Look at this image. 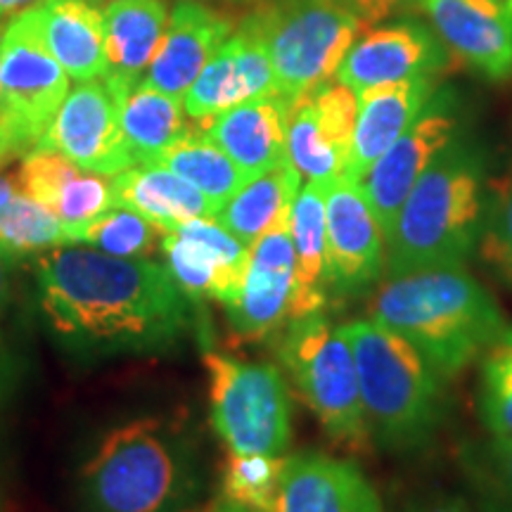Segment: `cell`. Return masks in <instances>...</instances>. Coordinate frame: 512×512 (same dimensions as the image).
Wrapping results in <instances>:
<instances>
[{
    "mask_svg": "<svg viewBox=\"0 0 512 512\" xmlns=\"http://www.w3.org/2000/svg\"><path fill=\"white\" fill-rule=\"evenodd\" d=\"M166 268L192 302L216 299L230 306L238 299L249 247L214 219H190L162 230L159 240Z\"/></svg>",
    "mask_w": 512,
    "mask_h": 512,
    "instance_id": "13",
    "label": "cell"
},
{
    "mask_svg": "<svg viewBox=\"0 0 512 512\" xmlns=\"http://www.w3.org/2000/svg\"><path fill=\"white\" fill-rule=\"evenodd\" d=\"M299 188H302V174L287 159L275 169L249 178L219 209L216 221L242 245L252 247L268 230L290 223Z\"/></svg>",
    "mask_w": 512,
    "mask_h": 512,
    "instance_id": "27",
    "label": "cell"
},
{
    "mask_svg": "<svg viewBox=\"0 0 512 512\" xmlns=\"http://www.w3.org/2000/svg\"><path fill=\"white\" fill-rule=\"evenodd\" d=\"M437 91L432 76L382 83L356 93L358 110L354 138L344 174L351 181H361L373 164L399 140L408 126L418 119L422 107Z\"/></svg>",
    "mask_w": 512,
    "mask_h": 512,
    "instance_id": "21",
    "label": "cell"
},
{
    "mask_svg": "<svg viewBox=\"0 0 512 512\" xmlns=\"http://www.w3.org/2000/svg\"><path fill=\"white\" fill-rule=\"evenodd\" d=\"M0 245L12 252H46L55 247L74 245L67 223L43 204L17 192L0 209Z\"/></svg>",
    "mask_w": 512,
    "mask_h": 512,
    "instance_id": "30",
    "label": "cell"
},
{
    "mask_svg": "<svg viewBox=\"0 0 512 512\" xmlns=\"http://www.w3.org/2000/svg\"><path fill=\"white\" fill-rule=\"evenodd\" d=\"M448 50L425 24L394 22L356 38L335 79L354 93L382 83L437 76L446 69Z\"/></svg>",
    "mask_w": 512,
    "mask_h": 512,
    "instance_id": "16",
    "label": "cell"
},
{
    "mask_svg": "<svg viewBox=\"0 0 512 512\" xmlns=\"http://www.w3.org/2000/svg\"><path fill=\"white\" fill-rule=\"evenodd\" d=\"M479 484L494 512H512V441L494 439L479 460Z\"/></svg>",
    "mask_w": 512,
    "mask_h": 512,
    "instance_id": "34",
    "label": "cell"
},
{
    "mask_svg": "<svg viewBox=\"0 0 512 512\" xmlns=\"http://www.w3.org/2000/svg\"><path fill=\"white\" fill-rule=\"evenodd\" d=\"M119 119L133 166L155 164L169 147L192 131L185 121L183 102L157 91L147 81H138L121 98Z\"/></svg>",
    "mask_w": 512,
    "mask_h": 512,
    "instance_id": "28",
    "label": "cell"
},
{
    "mask_svg": "<svg viewBox=\"0 0 512 512\" xmlns=\"http://www.w3.org/2000/svg\"><path fill=\"white\" fill-rule=\"evenodd\" d=\"M482 418L498 441H512V344L498 342L482 363Z\"/></svg>",
    "mask_w": 512,
    "mask_h": 512,
    "instance_id": "33",
    "label": "cell"
},
{
    "mask_svg": "<svg viewBox=\"0 0 512 512\" xmlns=\"http://www.w3.org/2000/svg\"><path fill=\"white\" fill-rule=\"evenodd\" d=\"M370 318L408 339L444 380L463 373L505 330L496 299L463 266L389 278L370 302Z\"/></svg>",
    "mask_w": 512,
    "mask_h": 512,
    "instance_id": "2",
    "label": "cell"
},
{
    "mask_svg": "<svg viewBox=\"0 0 512 512\" xmlns=\"http://www.w3.org/2000/svg\"><path fill=\"white\" fill-rule=\"evenodd\" d=\"M93 3H114V0H93Z\"/></svg>",
    "mask_w": 512,
    "mask_h": 512,
    "instance_id": "45",
    "label": "cell"
},
{
    "mask_svg": "<svg viewBox=\"0 0 512 512\" xmlns=\"http://www.w3.org/2000/svg\"><path fill=\"white\" fill-rule=\"evenodd\" d=\"M69 93V76L50 55L36 10L12 19L0 41V169L38 150Z\"/></svg>",
    "mask_w": 512,
    "mask_h": 512,
    "instance_id": "8",
    "label": "cell"
},
{
    "mask_svg": "<svg viewBox=\"0 0 512 512\" xmlns=\"http://www.w3.org/2000/svg\"><path fill=\"white\" fill-rule=\"evenodd\" d=\"M484 214V162L475 145L451 140L408 192L387 238V278L463 266Z\"/></svg>",
    "mask_w": 512,
    "mask_h": 512,
    "instance_id": "3",
    "label": "cell"
},
{
    "mask_svg": "<svg viewBox=\"0 0 512 512\" xmlns=\"http://www.w3.org/2000/svg\"><path fill=\"white\" fill-rule=\"evenodd\" d=\"M501 342H508V344H512V328H505V330H503Z\"/></svg>",
    "mask_w": 512,
    "mask_h": 512,
    "instance_id": "42",
    "label": "cell"
},
{
    "mask_svg": "<svg viewBox=\"0 0 512 512\" xmlns=\"http://www.w3.org/2000/svg\"><path fill=\"white\" fill-rule=\"evenodd\" d=\"M15 264H17V252H12L10 247L0 245V313H3L5 304H8L12 268H15Z\"/></svg>",
    "mask_w": 512,
    "mask_h": 512,
    "instance_id": "37",
    "label": "cell"
},
{
    "mask_svg": "<svg viewBox=\"0 0 512 512\" xmlns=\"http://www.w3.org/2000/svg\"><path fill=\"white\" fill-rule=\"evenodd\" d=\"M192 512H247V510L238 508V505H230L223 501V498H216V501H211L209 505H204V508L192 510Z\"/></svg>",
    "mask_w": 512,
    "mask_h": 512,
    "instance_id": "40",
    "label": "cell"
},
{
    "mask_svg": "<svg viewBox=\"0 0 512 512\" xmlns=\"http://www.w3.org/2000/svg\"><path fill=\"white\" fill-rule=\"evenodd\" d=\"M211 3H228V5H247V3H264V0H211Z\"/></svg>",
    "mask_w": 512,
    "mask_h": 512,
    "instance_id": "41",
    "label": "cell"
},
{
    "mask_svg": "<svg viewBox=\"0 0 512 512\" xmlns=\"http://www.w3.org/2000/svg\"><path fill=\"white\" fill-rule=\"evenodd\" d=\"M155 164L166 166L195 185L216 209H221L247 183V176L235 166L233 159L214 140L204 136L200 126L169 147Z\"/></svg>",
    "mask_w": 512,
    "mask_h": 512,
    "instance_id": "29",
    "label": "cell"
},
{
    "mask_svg": "<svg viewBox=\"0 0 512 512\" xmlns=\"http://www.w3.org/2000/svg\"><path fill=\"white\" fill-rule=\"evenodd\" d=\"M159 240H162V230L155 223L136 211L121 207L105 211L76 233V245H91L93 249L121 256V259H147Z\"/></svg>",
    "mask_w": 512,
    "mask_h": 512,
    "instance_id": "32",
    "label": "cell"
},
{
    "mask_svg": "<svg viewBox=\"0 0 512 512\" xmlns=\"http://www.w3.org/2000/svg\"><path fill=\"white\" fill-rule=\"evenodd\" d=\"M81 484L93 512H174L188 494V460L164 420H131L105 434Z\"/></svg>",
    "mask_w": 512,
    "mask_h": 512,
    "instance_id": "5",
    "label": "cell"
},
{
    "mask_svg": "<svg viewBox=\"0 0 512 512\" xmlns=\"http://www.w3.org/2000/svg\"><path fill=\"white\" fill-rule=\"evenodd\" d=\"M136 83H124L112 76L79 81L67 93L53 124L38 150H50L67 157L83 171L100 176H117L131 169L133 157L121 133V98Z\"/></svg>",
    "mask_w": 512,
    "mask_h": 512,
    "instance_id": "10",
    "label": "cell"
},
{
    "mask_svg": "<svg viewBox=\"0 0 512 512\" xmlns=\"http://www.w3.org/2000/svg\"><path fill=\"white\" fill-rule=\"evenodd\" d=\"M486 3H496V5H512V0H486Z\"/></svg>",
    "mask_w": 512,
    "mask_h": 512,
    "instance_id": "43",
    "label": "cell"
},
{
    "mask_svg": "<svg viewBox=\"0 0 512 512\" xmlns=\"http://www.w3.org/2000/svg\"><path fill=\"white\" fill-rule=\"evenodd\" d=\"M211 425L228 453L283 456L292 441V406L285 377L271 363L204 354Z\"/></svg>",
    "mask_w": 512,
    "mask_h": 512,
    "instance_id": "9",
    "label": "cell"
},
{
    "mask_svg": "<svg viewBox=\"0 0 512 512\" xmlns=\"http://www.w3.org/2000/svg\"><path fill=\"white\" fill-rule=\"evenodd\" d=\"M34 275L50 328L86 354L169 349L192 325V299L152 259L55 247L36 256Z\"/></svg>",
    "mask_w": 512,
    "mask_h": 512,
    "instance_id": "1",
    "label": "cell"
},
{
    "mask_svg": "<svg viewBox=\"0 0 512 512\" xmlns=\"http://www.w3.org/2000/svg\"><path fill=\"white\" fill-rule=\"evenodd\" d=\"M50 55L74 81L107 74L102 10L93 0H43L34 5Z\"/></svg>",
    "mask_w": 512,
    "mask_h": 512,
    "instance_id": "24",
    "label": "cell"
},
{
    "mask_svg": "<svg viewBox=\"0 0 512 512\" xmlns=\"http://www.w3.org/2000/svg\"><path fill=\"white\" fill-rule=\"evenodd\" d=\"M245 22L264 43L278 95L290 105L337 74L363 29L335 0H264Z\"/></svg>",
    "mask_w": 512,
    "mask_h": 512,
    "instance_id": "6",
    "label": "cell"
},
{
    "mask_svg": "<svg viewBox=\"0 0 512 512\" xmlns=\"http://www.w3.org/2000/svg\"><path fill=\"white\" fill-rule=\"evenodd\" d=\"M114 207L131 209L169 230L190 219H214L219 209L195 185L162 164H136L112 176Z\"/></svg>",
    "mask_w": 512,
    "mask_h": 512,
    "instance_id": "25",
    "label": "cell"
},
{
    "mask_svg": "<svg viewBox=\"0 0 512 512\" xmlns=\"http://www.w3.org/2000/svg\"><path fill=\"white\" fill-rule=\"evenodd\" d=\"M356 110V93L339 81L323 83L290 107L287 159L306 181L328 183L344 174Z\"/></svg>",
    "mask_w": 512,
    "mask_h": 512,
    "instance_id": "14",
    "label": "cell"
},
{
    "mask_svg": "<svg viewBox=\"0 0 512 512\" xmlns=\"http://www.w3.org/2000/svg\"><path fill=\"white\" fill-rule=\"evenodd\" d=\"M342 332L354 351L370 434L394 451L425 444L444 415V377L408 339L373 318L349 320Z\"/></svg>",
    "mask_w": 512,
    "mask_h": 512,
    "instance_id": "4",
    "label": "cell"
},
{
    "mask_svg": "<svg viewBox=\"0 0 512 512\" xmlns=\"http://www.w3.org/2000/svg\"><path fill=\"white\" fill-rule=\"evenodd\" d=\"M484 252L512 283V185L484 233Z\"/></svg>",
    "mask_w": 512,
    "mask_h": 512,
    "instance_id": "35",
    "label": "cell"
},
{
    "mask_svg": "<svg viewBox=\"0 0 512 512\" xmlns=\"http://www.w3.org/2000/svg\"><path fill=\"white\" fill-rule=\"evenodd\" d=\"M15 195H17V185H15V181H10V178L0 176V209H3L5 204H8Z\"/></svg>",
    "mask_w": 512,
    "mask_h": 512,
    "instance_id": "39",
    "label": "cell"
},
{
    "mask_svg": "<svg viewBox=\"0 0 512 512\" xmlns=\"http://www.w3.org/2000/svg\"><path fill=\"white\" fill-rule=\"evenodd\" d=\"M325 226L330 290H368L387 271V238L356 181L337 176L325 183Z\"/></svg>",
    "mask_w": 512,
    "mask_h": 512,
    "instance_id": "12",
    "label": "cell"
},
{
    "mask_svg": "<svg viewBox=\"0 0 512 512\" xmlns=\"http://www.w3.org/2000/svg\"><path fill=\"white\" fill-rule=\"evenodd\" d=\"M456 126L458 117L453 93L434 91L408 131L358 181L375 219L380 221L384 238L392 235L401 204L406 202L408 192L422 176V171L456 138Z\"/></svg>",
    "mask_w": 512,
    "mask_h": 512,
    "instance_id": "11",
    "label": "cell"
},
{
    "mask_svg": "<svg viewBox=\"0 0 512 512\" xmlns=\"http://www.w3.org/2000/svg\"><path fill=\"white\" fill-rule=\"evenodd\" d=\"M3 31H5L3 29V19H0V41H3Z\"/></svg>",
    "mask_w": 512,
    "mask_h": 512,
    "instance_id": "44",
    "label": "cell"
},
{
    "mask_svg": "<svg viewBox=\"0 0 512 512\" xmlns=\"http://www.w3.org/2000/svg\"><path fill=\"white\" fill-rule=\"evenodd\" d=\"M444 46L486 79L512 76V5L486 0H418Z\"/></svg>",
    "mask_w": 512,
    "mask_h": 512,
    "instance_id": "19",
    "label": "cell"
},
{
    "mask_svg": "<svg viewBox=\"0 0 512 512\" xmlns=\"http://www.w3.org/2000/svg\"><path fill=\"white\" fill-rule=\"evenodd\" d=\"M280 361L323 430L337 444L363 451L373 434L363 408L354 351L342 325L335 328L323 311L290 320L280 339Z\"/></svg>",
    "mask_w": 512,
    "mask_h": 512,
    "instance_id": "7",
    "label": "cell"
},
{
    "mask_svg": "<svg viewBox=\"0 0 512 512\" xmlns=\"http://www.w3.org/2000/svg\"><path fill=\"white\" fill-rule=\"evenodd\" d=\"M230 34H233V22L228 15L200 0H181L171 10L164 41L147 67L145 81L157 91L183 100L204 64Z\"/></svg>",
    "mask_w": 512,
    "mask_h": 512,
    "instance_id": "20",
    "label": "cell"
},
{
    "mask_svg": "<svg viewBox=\"0 0 512 512\" xmlns=\"http://www.w3.org/2000/svg\"><path fill=\"white\" fill-rule=\"evenodd\" d=\"M290 107L285 98L273 95V98L242 102L197 126L233 159L249 181L287 162Z\"/></svg>",
    "mask_w": 512,
    "mask_h": 512,
    "instance_id": "22",
    "label": "cell"
},
{
    "mask_svg": "<svg viewBox=\"0 0 512 512\" xmlns=\"http://www.w3.org/2000/svg\"><path fill=\"white\" fill-rule=\"evenodd\" d=\"M169 8L164 0H114L102 8L107 76L138 83L162 46Z\"/></svg>",
    "mask_w": 512,
    "mask_h": 512,
    "instance_id": "26",
    "label": "cell"
},
{
    "mask_svg": "<svg viewBox=\"0 0 512 512\" xmlns=\"http://www.w3.org/2000/svg\"><path fill=\"white\" fill-rule=\"evenodd\" d=\"M268 512H384L380 494L351 460L318 451L285 458Z\"/></svg>",
    "mask_w": 512,
    "mask_h": 512,
    "instance_id": "18",
    "label": "cell"
},
{
    "mask_svg": "<svg viewBox=\"0 0 512 512\" xmlns=\"http://www.w3.org/2000/svg\"><path fill=\"white\" fill-rule=\"evenodd\" d=\"M294 283L290 320L325 309L328 299V226H325V183L306 181L294 197L292 216Z\"/></svg>",
    "mask_w": 512,
    "mask_h": 512,
    "instance_id": "23",
    "label": "cell"
},
{
    "mask_svg": "<svg viewBox=\"0 0 512 512\" xmlns=\"http://www.w3.org/2000/svg\"><path fill=\"white\" fill-rule=\"evenodd\" d=\"M34 3H38V0H0V19L12 15V12L31 8Z\"/></svg>",
    "mask_w": 512,
    "mask_h": 512,
    "instance_id": "38",
    "label": "cell"
},
{
    "mask_svg": "<svg viewBox=\"0 0 512 512\" xmlns=\"http://www.w3.org/2000/svg\"><path fill=\"white\" fill-rule=\"evenodd\" d=\"M294 283L290 223L268 230L249 247L240 294L226 306L230 328L242 342H264L287 325Z\"/></svg>",
    "mask_w": 512,
    "mask_h": 512,
    "instance_id": "15",
    "label": "cell"
},
{
    "mask_svg": "<svg viewBox=\"0 0 512 512\" xmlns=\"http://www.w3.org/2000/svg\"><path fill=\"white\" fill-rule=\"evenodd\" d=\"M283 456H247L228 453L221 472L219 498L247 512H268L283 475Z\"/></svg>",
    "mask_w": 512,
    "mask_h": 512,
    "instance_id": "31",
    "label": "cell"
},
{
    "mask_svg": "<svg viewBox=\"0 0 512 512\" xmlns=\"http://www.w3.org/2000/svg\"><path fill=\"white\" fill-rule=\"evenodd\" d=\"M335 3L349 10L363 27H368V24H377L396 15L403 5L413 3V0H335Z\"/></svg>",
    "mask_w": 512,
    "mask_h": 512,
    "instance_id": "36",
    "label": "cell"
},
{
    "mask_svg": "<svg viewBox=\"0 0 512 512\" xmlns=\"http://www.w3.org/2000/svg\"><path fill=\"white\" fill-rule=\"evenodd\" d=\"M278 95L268 53L247 22L211 55L183 98V110L195 124L238 107L242 102Z\"/></svg>",
    "mask_w": 512,
    "mask_h": 512,
    "instance_id": "17",
    "label": "cell"
}]
</instances>
